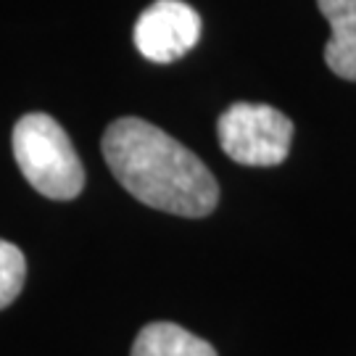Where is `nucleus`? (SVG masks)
I'll list each match as a JSON object with an SVG mask.
<instances>
[{
	"label": "nucleus",
	"mask_w": 356,
	"mask_h": 356,
	"mask_svg": "<svg viewBox=\"0 0 356 356\" xmlns=\"http://www.w3.org/2000/svg\"><path fill=\"white\" fill-rule=\"evenodd\" d=\"M135 48L153 64H172L195 48L201 16L182 0H156L135 24Z\"/></svg>",
	"instance_id": "nucleus-4"
},
{
	"label": "nucleus",
	"mask_w": 356,
	"mask_h": 356,
	"mask_svg": "<svg viewBox=\"0 0 356 356\" xmlns=\"http://www.w3.org/2000/svg\"><path fill=\"white\" fill-rule=\"evenodd\" d=\"M216 138L235 164L277 166L291 153L293 122L264 103H232L216 122Z\"/></svg>",
	"instance_id": "nucleus-3"
},
{
	"label": "nucleus",
	"mask_w": 356,
	"mask_h": 356,
	"mask_svg": "<svg viewBox=\"0 0 356 356\" xmlns=\"http://www.w3.org/2000/svg\"><path fill=\"white\" fill-rule=\"evenodd\" d=\"M13 159L26 182L45 198L72 201L85 188V169L66 129L48 114H26L11 135Z\"/></svg>",
	"instance_id": "nucleus-2"
},
{
	"label": "nucleus",
	"mask_w": 356,
	"mask_h": 356,
	"mask_svg": "<svg viewBox=\"0 0 356 356\" xmlns=\"http://www.w3.org/2000/svg\"><path fill=\"white\" fill-rule=\"evenodd\" d=\"M332 29L325 45V64L335 76L356 82V0H317Z\"/></svg>",
	"instance_id": "nucleus-5"
},
{
	"label": "nucleus",
	"mask_w": 356,
	"mask_h": 356,
	"mask_svg": "<svg viewBox=\"0 0 356 356\" xmlns=\"http://www.w3.org/2000/svg\"><path fill=\"white\" fill-rule=\"evenodd\" d=\"M26 280V259L19 245L0 238V309L11 306Z\"/></svg>",
	"instance_id": "nucleus-7"
},
{
	"label": "nucleus",
	"mask_w": 356,
	"mask_h": 356,
	"mask_svg": "<svg viewBox=\"0 0 356 356\" xmlns=\"http://www.w3.org/2000/svg\"><path fill=\"white\" fill-rule=\"evenodd\" d=\"M129 356H216V351L175 322H151L138 332Z\"/></svg>",
	"instance_id": "nucleus-6"
},
{
	"label": "nucleus",
	"mask_w": 356,
	"mask_h": 356,
	"mask_svg": "<svg viewBox=\"0 0 356 356\" xmlns=\"http://www.w3.org/2000/svg\"><path fill=\"white\" fill-rule=\"evenodd\" d=\"M103 159L119 185L151 209L201 219L219 204V185L209 166L145 119L111 122L103 132Z\"/></svg>",
	"instance_id": "nucleus-1"
}]
</instances>
